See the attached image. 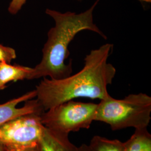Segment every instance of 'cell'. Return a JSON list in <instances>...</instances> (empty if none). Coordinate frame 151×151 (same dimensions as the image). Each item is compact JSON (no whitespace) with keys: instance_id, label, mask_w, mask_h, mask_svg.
I'll use <instances>...</instances> for the list:
<instances>
[{"instance_id":"5b68a950","label":"cell","mask_w":151,"mask_h":151,"mask_svg":"<svg viewBox=\"0 0 151 151\" xmlns=\"http://www.w3.org/2000/svg\"><path fill=\"white\" fill-rule=\"evenodd\" d=\"M42 114H25L4 124L0 127V143L6 149L39 144L44 128L41 122Z\"/></svg>"},{"instance_id":"277c9868","label":"cell","mask_w":151,"mask_h":151,"mask_svg":"<svg viewBox=\"0 0 151 151\" xmlns=\"http://www.w3.org/2000/svg\"><path fill=\"white\" fill-rule=\"evenodd\" d=\"M97 106V104L70 100L44 111L41 122L48 129L69 134L88 129L95 121Z\"/></svg>"},{"instance_id":"7c38bea8","label":"cell","mask_w":151,"mask_h":151,"mask_svg":"<svg viewBox=\"0 0 151 151\" xmlns=\"http://www.w3.org/2000/svg\"><path fill=\"white\" fill-rule=\"evenodd\" d=\"M27 1V0H11L9 6L8 11L11 14L15 15L22 9Z\"/></svg>"},{"instance_id":"9a60e30c","label":"cell","mask_w":151,"mask_h":151,"mask_svg":"<svg viewBox=\"0 0 151 151\" xmlns=\"http://www.w3.org/2000/svg\"><path fill=\"white\" fill-rule=\"evenodd\" d=\"M141 3H150L151 0H139Z\"/></svg>"},{"instance_id":"e0dca14e","label":"cell","mask_w":151,"mask_h":151,"mask_svg":"<svg viewBox=\"0 0 151 151\" xmlns=\"http://www.w3.org/2000/svg\"><path fill=\"white\" fill-rule=\"evenodd\" d=\"M76 1H82V0H76Z\"/></svg>"},{"instance_id":"ba28073f","label":"cell","mask_w":151,"mask_h":151,"mask_svg":"<svg viewBox=\"0 0 151 151\" xmlns=\"http://www.w3.org/2000/svg\"><path fill=\"white\" fill-rule=\"evenodd\" d=\"M32 68L19 65H12L5 62H0V91L11 82L27 79Z\"/></svg>"},{"instance_id":"30bf717a","label":"cell","mask_w":151,"mask_h":151,"mask_svg":"<svg viewBox=\"0 0 151 151\" xmlns=\"http://www.w3.org/2000/svg\"><path fill=\"white\" fill-rule=\"evenodd\" d=\"M88 146L90 151H124V142L99 135L94 136Z\"/></svg>"},{"instance_id":"52a82bcc","label":"cell","mask_w":151,"mask_h":151,"mask_svg":"<svg viewBox=\"0 0 151 151\" xmlns=\"http://www.w3.org/2000/svg\"><path fill=\"white\" fill-rule=\"evenodd\" d=\"M40 146L41 151H77L78 148L70 140L68 134L49 129L45 127Z\"/></svg>"},{"instance_id":"5bb4252c","label":"cell","mask_w":151,"mask_h":151,"mask_svg":"<svg viewBox=\"0 0 151 151\" xmlns=\"http://www.w3.org/2000/svg\"><path fill=\"white\" fill-rule=\"evenodd\" d=\"M77 151H90V150L88 145H82L80 147H78Z\"/></svg>"},{"instance_id":"8992f818","label":"cell","mask_w":151,"mask_h":151,"mask_svg":"<svg viewBox=\"0 0 151 151\" xmlns=\"http://www.w3.org/2000/svg\"><path fill=\"white\" fill-rule=\"evenodd\" d=\"M36 97L35 90L0 104V127L12 119L28 114L43 113L44 110Z\"/></svg>"},{"instance_id":"9c48e42d","label":"cell","mask_w":151,"mask_h":151,"mask_svg":"<svg viewBox=\"0 0 151 151\" xmlns=\"http://www.w3.org/2000/svg\"><path fill=\"white\" fill-rule=\"evenodd\" d=\"M147 128L135 129L134 134L124 142V151H151V135Z\"/></svg>"},{"instance_id":"4fadbf2b","label":"cell","mask_w":151,"mask_h":151,"mask_svg":"<svg viewBox=\"0 0 151 151\" xmlns=\"http://www.w3.org/2000/svg\"><path fill=\"white\" fill-rule=\"evenodd\" d=\"M6 151H41L40 143L35 146H30L25 148H7Z\"/></svg>"},{"instance_id":"3957f363","label":"cell","mask_w":151,"mask_h":151,"mask_svg":"<svg viewBox=\"0 0 151 151\" xmlns=\"http://www.w3.org/2000/svg\"><path fill=\"white\" fill-rule=\"evenodd\" d=\"M151 113V97L146 93L130 94L121 100L110 96L97 104L95 121L109 124L113 130L145 128L150 124Z\"/></svg>"},{"instance_id":"8fae6325","label":"cell","mask_w":151,"mask_h":151,"mask_svg":"<svg viewBox=\"0 0 151 151\" xmlns=\"http://www.w3.org/2000/svg\"><path fill=\"white\" fill-rule=\"evenodd\" d=\"M16 58V51L14 49L0 43V62H5L10 63Z\"/></svg>"},{"instance_id":"6da1fadb","label":"cell","mask_w":151,"mask_h":151,"mask_svg":"<svg viewBox=\"0 0 151 151\" xmlns=\"http://www.w3.org/2000/svg\"><path fill=\"white\" fill-rule=\"evenodd\" d=\"M113 47L106 43L91 50L85 58L83 68L73 75L60 80L44 77L35 90L44 111L76 98L101 100L110 97L107 87L116 72L113 65L108 62Z\"/></svg>"},{"instance_id":"2e32d148","label":"cell","mask_w":151,"mask_h":151,"mask_svg":"<svg viewBox=\"0 0 151 151\" xmlns=\"http://www.w3.org/2000/svg\"><path fill=\"white\" fill-rule=\"evenodd\" d=\"M0 151H6L4 147L1 143H0Z\"/></svg>"},{"instance_id":"7a4b0ae2","label":"cell","mask_w":151,"mask_h":151,"mask_svg":"<svg viewBox=\"0 0 151 151\" xmlns=\"http://www.w3.org/2000/svg\"><path fill=\"white\" fill-rule=\"evenodd\" d=\"M100 0H96L86 11L77 14L74 12L60 11L47 9L45 14L54 20L55 25L47 34L48 39L42 49L40 62L27 75V80H32L49 77L60 80L70 76L72 62L65 63L70 56L68 46L76 35L81 31L90 30L106 39V36L93 22V12Z\"/></svg>"}]
</instances>
